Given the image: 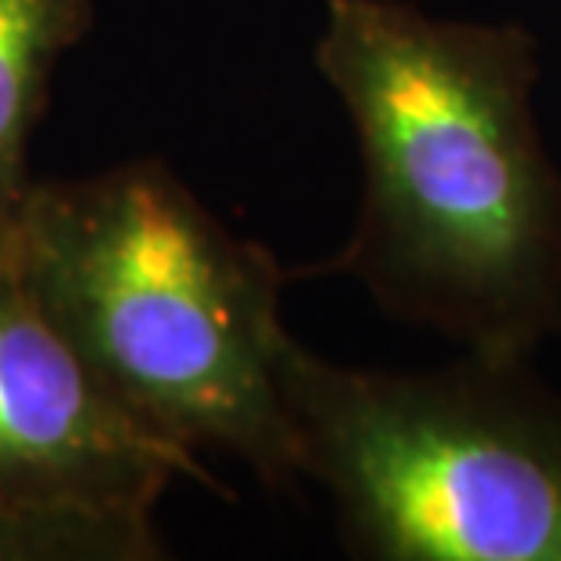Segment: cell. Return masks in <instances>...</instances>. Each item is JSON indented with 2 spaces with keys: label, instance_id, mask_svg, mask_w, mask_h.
Wrapping results in <instances>:
<instances>
[{
  "label": "cell",
  "instance_id": "7a4b0ae2",
  "mask_svg": "<svg viewBox=\"0 0 561 561\" xmlns=\"http://www.w3.org/2000/svg\"><path fill=\"white\" fill-rule=\"evenodd\" d=\"M4 260L139 423L194 456L299 485L280 321L288 266L164 161L33 183Z\"/></svg>",
  "mask_w": 561,
  "mask_h": 561
},
{
  "label": "cell",
  "instance_id": "5b68a950",
  "mask_svg": "<svg viewBox=\"0 0 561 561\" xmlns=\"http://www.w3.org/2000/svg\"><path fill=\"white\" fill-rule=\"evenodd\" d=\"M95 22L92 0H0V252L11 244L30 190V142L51 77Z\"/></svg>",
  "mask_w": 561,
  "mask_h": 561
},
{
  "label": "cell",
  "instance_id": "3957f363",
  "mask_svg": "<svg viewBox=\"0 0 561 561\" xmlns=\"http://www.w3.org/2000/svg\"><path fill=\"white\" fill-rule=\"evenodd\" d=\"M285 398L299 481L376 561H561V394L533 357L420 373L351 368L291 343Z\"/></svg>",
  "mask_w": 561,
  "mask_h": 561
},
{
  "label": "cell",
  "instance_id": "6da1fadb",
  "mask_svg": "<svg viewBox=\"0 0 561 561\" xmlns=\"http://www.w3.org/2000/svg\"><path fill=\"white\" fill-rule=\"evenodd\" d=\"M313 62L354 125L365 194L343 249L291 280L351 277L387 318L533 357L561 332V168L536 121V37L409 0H329Z\"/></svg>",
  "mask_w": 561,
  "mask_h": 561
},
{
  "label": "cell",
  "instance_id": "277c9868",
  "mask_svg": "<svg viewBox=\"0 0 561 561\" xmlns=\"http://www.w3.org/2000/svg\"><path fill=\"white\" fill-rule=\"evenodd\" d=\"M201 456L139 423L0 255V561L164 558L157 503Z\"/></svg>",
  "mask_w": 561,
  "mask_h": 561
}]
</instances>
